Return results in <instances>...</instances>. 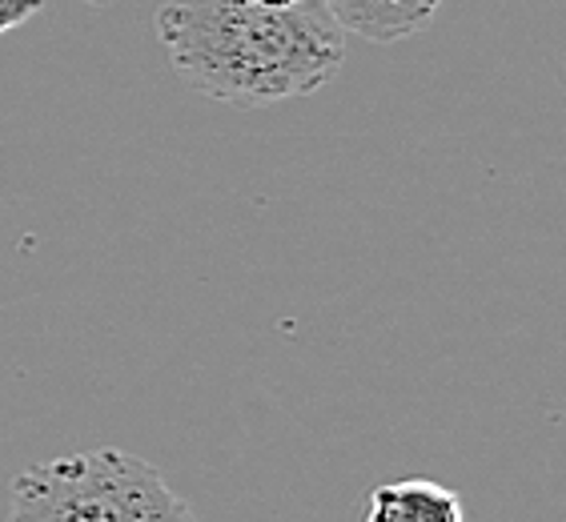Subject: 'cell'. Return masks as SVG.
Instances as JSON below:
<instances>
[{"label":"cell","instance_id":"cell-5","mask_svg":"<svg viewBox=\"0 0 566 522\" xmlns=\"http://www.w3.org/2000/svg\"><path fill=\"white\" fill-rule=\"evenodd\" d=\"M36 9H41L36 0H0V36L21 29L24 21H33Z\"/></svg>","mask_w":566,"mask_h":522},{"label":"cell","instance_id":"cell-4","mask_svg":"<svg viewBox=\"0 0 566 522\" xmlns=\"http://www.w3.org/2000/svg\"><path fill=\"white\" fill-rule=\"evenodd\" d=\"M366 522H467V511L442 482L402 479L374 487Z\"/></svg>","mask_w":566,"mask_h":522},{"label":"cell","instance_id":"cell-6","mask_svg":"<svg viewBox=\"0 0 566 522\" xmlns=\"http://www.w3.org/2000/svg\"><path fill=\"white\" fill-rule=\"evenodd\" d=\"M36 4H41V0H36Z\"/></svg>","mask_w":566,"mask_h":522},{"label":"cell","instance_id":"cell-3","mask_svg":"<svg viewBox=\"0 0 566 522\" xmlns=\"http://www.w3.org/2000/svg\"><path fill=\"white\" fill-rule=\"evenodd\" d=\"M326 4L342 33H354L374 44L415 36L442 9V0H326Z\"/></svg>","mask_w":566,"mask_h":522},{"label":"cell","instance_id":"cell-2","mask_svg":"<svg viewBox=\"0 0 566 522\" xmlns=\"http://www.w3.org/2000/svg\"><path fill=\"white\" fill-rule=\"evenodd\" d=\"M9 522H197L145 458L117 447L36 462L12 479Z\"/></svg>","mask_w":566,"mask_h":522},{"label":"cell","instance_id":"cell-1","mask_svg":"<svg viewBox=\"0 0 566 522\" xmlns=\"http://www.w3.org/2000/svg\"><path fill=\"white\" fill-rule=\"evenodd\" d=\"M157 36L193 93L241 109L310 97L346 56L326 0H165Z\"/></svg>","mask_w":566,"mask_h":522}]
</instances>
